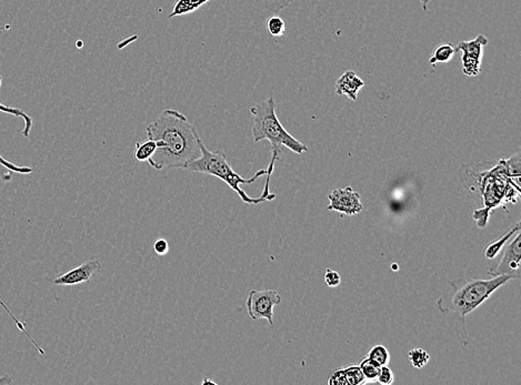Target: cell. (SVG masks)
<instances>
[{
  "instance_id": "cell-1",
  "label": "cell",
  "mask_w": 521,
  "mask_h": 385,
  "mask_svg": "<svg viewBox=\"0 0 521 385\" xmlns=\"http://www.w3.org/2000/svg\"><path fill=\"white\" fill-rule=\"evenodd\" d=\"M148 139L153 140L157 149L148 163L156 170L185 169L187 163L200 155L199 137L194 124L175 109H165L148 124Z\"/></svg>"
},
{
  "instance_id": "cell-2",
  "label": "cell",
  "mask_w": 521,
  "mask_h": 385,
  "mask_svg": "<svg viewBox=\"0 0 521 385\" xmlns=\"http://www.w3.org/2000/svg\"><path fill=\"white\" fill-rule=\"evenodd\" d=\"M515 278L503 274L491 279H457L449 282V289L437 301V308L443 313L454 312L466 328L464 318L479 308L499 288Z\"/></svg>"
},
{
  "instance_id": "cell-3",
  "label": "cell",
  "mask_w": 521,
  "mask_h": 385,
  "mask_svg": "<svg viewBox=\"0 0 521 385\" xmlns=\"http://www.w3.org/2000/svg\"><path fill=\"white\" fill-rule=\"evenodd\" d=\"M200 155L194 160L187 163L185 170L189 172H198V174H209V176L216 177L221 182H225L231 190L236 192L240 198L241 201L247 204H259L262 202L272 201L275 199L276 194L274 196H264L260 194L259 196L252 198L248 196L244 190L241 189L242 184H252L257 182V179L267 174V168L260 169L257 171L256 174L252 178H244L240 176L238 172L233 170L230 163H229L227 155L221 150L211 151L206 147L204 141H200Z\"/></svg>"
},
{
  "instance_id": "cell-4",
  "label": "cell",
  "mask_w": 521,
  "mask_h": 385,
  "mask_svg": "<svg viewBox=\"0 0 521 385\" xmlns=\"http://www.w3.org/2000/svg\"><path fill=\"white\" fill-rule=\"evenodd\" d=\"M276 107L275 98L271 96L249 109L250 114L254 116L252 132L254 143L268 140L271 145V153L279 155L283 153V148H287L295 155L307 153V146L291 135L278 119Z\"/></svg>"
},
{
  "instance_id": "cell-5",
  "label": "cell",
  "mask_w": 521,
  "mask_h": 385,
  "mask_svg": "<svg viewBox=\"0 0 521 385\" xmlns=\"http://www.w3.org/2000/svg\"><path fill=\"white\" fill-rule=\"evenodd\" d=\"M521 233L517 232L510 240L507 242L503 250L501 256H496L493 264L489 268L488 273L491 277L508 274L515 279L520 278V262H521Z\"/></svg>"
},
{
  "instance_id": "cell-6",
  "label": "cell",
  "mask_w": 521,
  "mask_h": 385,
  "mask_svg": "<svg viewBox=\"0 0 521 385\" xmlns=\"http://www.w3.org/2000/svg\"><path fill=\"white\" fill-rule=\"evenodd\" d=\"M283 299L276 290H252L247 297L246 307L252 320L266 319L270 326L274 324V309Z\"/></svg>"
},
{
  "instance_id": "cell-7",
  "label": "cell",
  "mask_w": 521,
  "mask_h": 385,
  "mask_svg": "<svg viewBox=\"0 0 521 385\" xmlns=\"http://www.w3.org/2000/svg\"><path fill=\"white\" fill-rule=\"evenodd\" d=\"M488 45V38L478 35L472 40L460 42L456 46L457 52H462V73L467 77H477L481 73V61Z\"/></svg>"
},
{
  "instance_id": "cell-8",
  "label": "cell",
  "mask_w": 521,
  "mask_h": 385,
  "mask_svg": "<svg viewBox=\"0 0 521 385\" xmlns=\"http://www.w3.org/2000/svg\"><path fill=\"white\" fill-rule=\"evenodd\" d=\"M328 199H329L328 210L332 211L340 212L342 215L349 217L363 211L361 194L356 192L351 186L332 190L328 196Z\"/></svg>"
},
{
  "instance_id": "cell-9",
  "label": "cell",
  "mask_w": 521,
  "mask_h": 385,
  "mask_svg": "<svg viewBox=\"0 0 521 385\" xmlns=\"http://www.w3.org/2000/svg\"><path fill=\"white\" fill-rule=\"evenodd\" d=\"M101 269V262L98 259H93L88 261L83 262L81 266H76L74 269L65 272L59 277L52 280V285H77L85 282L90 281L96 277L99 270Z\"/></svg>"
},
{
  "instance_id": "cell-10",
  "label": "cell",
  "mask_w": 521,
  "mask_h": 385,
  "mask_svg": "<svg viewBox=\"0 0 521 385\" xmlns=\"http://www.w3.org/2000/svg\"><path fill=\"white\" fill-rule=\"evenodd\" d=\"M1 83H3V77L0 76V87H1ZM0 112H6V114H13V116L16 117H21V119H23V122H25V128H23V136L25 138L29 137V134H30L31 128H33V118H31V117L29 116L28 114H26V112H23V110H21V109L15 108V107L5 106V105L1 104V102H0ZM0 165H1V166L3 167H5L6 169H8V170L11 171V172H16V174H31V172L34 171V169L30 168V167L17 166L16 163L11 162V161L6 160L5 158H3V157H1V155H0Z\"/></svg>"
},
{
  "instance_id": "cell-11",
  "label": "cell",
  "mask_w": 521,
  "mask_h": 385,
  "mask_svg": "<svg viewBox=\"0 0 521 385\" xmlns=\"http://www.w3.org/2000/svg\"><path fill=\"white\" fill-rule=\"evenodd\" d=\"M365 83L353 70H347L342 73L334 83V91L339 96H347L350 100L356 101L358 93L365 87Z\"/></svg>"
},
{
  "instance_id": "cell-12",
  "label": "cell",
  "mask_w": 521,
  "mask_h": 385,
  "mask_svg": "<svg viewBox=\"0 0 521 385\" xmlns=\"http://www.w3.org/2000/svg\"><path fill=\"white\" fill-rule=\"evenodd\" d=\"M519 231H520V223H517L516 225H513V227H511L510 229L505 233V235L499 237L497 240L491 241V242L486 247L485 251H484V252H485L486 258H487L488 260H493L496 256H499L503 247H505V244H507V242H508L511 238H513L515 235H516L517 232H519Z\"/></svg>"
},
{
  "instance_id": "cell-13",
  "label": "cell",
  "mask_w": 521,
  "mask_h": 385,
  "mask_svg": "<svg viewBox=\"0 0 521 385\" xmlns=\"http://www.w3.org/2000/svg\"><path fill=\"white\" fill-rule=\"evenodd\" d=\"M456 47L450 42L446 44H440L435 47L431 58H429V65L431 67H435L437 64H447L454 59L456 54Z\"/></svg>"
},
{
  "instance_id": "cell-14",
  "label": "cell",
  "mask_w": 521,
  "mask_h": 385,
  "mask_svg": "<svg viewBox=\"0 0 521 385\" xmlns=\"http://www.w3.org/2000/svg\"><path fill=\"white\" fill-rule=\"evenodd\" d=\"M208 1L210 0H178L172 11L169 13V18L177 17V16L189 15L207 4Z\"/></svg>"
},
{
  "instance_id": "cell-15",
  "label": "cell",
  "mask_w": 521,
  "mask_h": 385,
  "mask_svg": "<svg viewBox=\"0 0 521 385\" xmlns=\"http://www.w3.org/2000/svg\"><path fill=\"white\" fill-rule=\"evenodd\" d=\"M157 145L153 140L148 139L146 141L136 143L135 151H134V158L137 161H148L153 157L156 153Z\"/></svg>"
},
{
  "instance_id": "cell-16",
  "label": "cell",
  "mask_w": 521,
  "mask_h": 385,
  "mask_svg": "<svg viewBox=\"0 0 521 385\" xmlns=\"http://www.w3.org/2000/svg\"><path fill=\"white\" fill-rule=\"evenodd\" d=\"M361 372L365 377V382H376L377 377L380 372L381 365L373 361L370 357H365V359L359 363Z\"/></svg>"
},
{
  "instance_id": "cell-17",
  "label": "cell",
  "mask_w": 521,
  "mask_h": 385,
  "mask_svg": "<svg viewBox=\"0 0 521 385\" xmlns=\"http://www.w3.org/2000/svg\"><path fill=\"white\" fill-rule=\"evenodd\" d=\"M408 359L411 362L412 367L416 369H423L429 362L431 355L426 350L418 348V349H412L408 352Z\"/></svg>"
},
{
  "instance_id": "cell-18",
  "label": "cell",
  "mask_w": 521,
  "mask_h": 385,
  "mask_svg": "<svg viewBox=\"0 0 521 385\" xmlns=\"http://www.w3.org/2000/svg\"><path fill=\"white\" fill-rule=\"evenodd\" d=\"M341 369L348 385H361L367 383L359 365H349V367H341Z\"/></svg>"
},
{
  "instance_id": "cell-19",
  "label": "cell",
  "mask_w": 521,
  "mask_h": 385,
  "mask_svg": "<svg viewBox=\"0 0 521 385\" xmlns=\"http://www.w3.org/2000/svg\"><path fill=\"white\" fill-rule=\"evenodd\" d=\"M268 34L272 37H281L286 32V23L279 16H271L266 21Z\"/></svg>"
},
{
  "instance_id": "cell-20",
  "label": "cell",
  "mask_w": 521,
  "mask_h": 385,
  "mask_svg": "<svg viewBox=\"0 0 521 385\" xmlns=\"http://www.w3.org/2000/svg\"><path fill=\"white\" fill-rule=\"evenodd\" d=\"M367 357H370L373 361H376L381 367L388 365L389 361H390L388 349L385 348L384 345H375V347L371 348Z\"/></svg>"
},
{
  "instance_id": "cell-21",
  "label": "cell",
  "mask_w": 521,
  "mask_h": 385,
  "mask_svg": "<svg viewBox=\"0 0 521 385\" xmlns=\"http://www.w3.org/2000/svg\"><path fill=\"white\" fill-rule=\"evenodd\" d=\"M0 305H1V307H3L4 310H5L6 312H7L8 314H9V316H11V318L13 319V322H15L16 326H17V328H18L21 332H23V333L26 334L27 338H28V339L30 340L31 343L34 344L35 348H36L37 349V351H38L39 353H40V355H44L45 350L42 349V348L40 347V345H39L38 343H37L36 340H35L34 338H33V336H31L30 334H29L28 332L26 331V326H25V324H23V322H21V321L19 320V319L17 318V316H15V314H13V313L11 312V310H9V308H8L7 305L5 304V302H4V301L1 300V299H0Z\"/></svg>"
},
{
  "instance_id": "cell-22",
  "label": "cell",
  "mask_w": 521,
  "mask_h": 385,
  "mask_svg": "<svg viewBox=\"0 0 521 385\" xmlns=\"http://www.w3.org/2000/svg\"><path fill=\"white\" fill-rule=\"evenodd\" d=\"M264 3L270 13H277L293 3V0H264Z\"/></svg>"
},
{
  "instance_id": "cell-23",
  "label": "cell",
  "mask_w": 521,
  "mask_h": 385,
  "mask_svg": "<svg viewBox=\"0 0 521 385\" xmlns=\"http://www.w3.org/2000/svg\"><path fill=\"white\" fill-rule=\"evenodd\" d=\"M394 374L392 372V369L388 365H382L380 367V372H379L378 377H377L376 382L379 384L389 385L394 383Z\"/></svg>"
},
{
  "instance_id": "cell-24",
  "label": "cell",
  "mask_w": 521,
  "mask_h": 385,
  "mask_svg": "<svg viewBox=\"0 0 521 385\" xmlns=\"http://www.w3.org/2000/svg\"><path fill=\"white\" fill-rule=\"evenodd\" d=\"M324 282L326 285L329 288H336L340 285L341 282V278H340L339 273L334 270L327 269L326 273H324Z\"/></svg>"
},
{
  "instance_id": "cell-25",
  "label": "cell",
  "mask_w": 521,
  "mask_h": 385,
  "mask_svg": "<svg viewBox=\"0 0 521 385\" xmlns=\"http://www.w3.org/2000/svg\"><path fill=\"white\" fill-rule=\"evenodd\" d=\"M328 384L329 385H348L347 380H346L345 374L342 369L336 370L330 374L329 379H328Z\"/></svg>"
},
{
  "instance_id": "cell-26",
  "label": "cell",
  "mask_w": 521,
  "mask_h": 385,
  "mask_svg": "<svg viewBox=\"0 0 521 385\" xmlns=\"http://www.w3.org/2000/svg\"><path fill=\"white\" fill-rule=\"evenodd\" d=\"M153 250L158 256H166L169 251V244L165 239H158L153 243Z\"/></svg>"
},
{
  "instance_id": "cell-27",
  "label": "cell",
  "mask_w": 521,
  "mask_h": 385,
  "mask_svg": "<svg viewBox=\"0 0 521 385\" xmlns=\"http://www.w3.org/2000/svg\"><path fill=\"white\" fill-rule=\"evenodd\" d=\"M13 383V379L11 375H4L0 377V385H11Z\"/></svg>"
},
{
  "instance_id": "cell-28",
  "label": "cell",
  "mask_w": 521,
  "mask_h": 385,
  "mask_svg": "<svg viewBox=\"0 0 521 385\" xmlns=\"http://www.w3.org/2000/svg\"><path fill=\"white\" fill-rule=\"evenodd\" d=\"M420 3H421V5H423V11H427L428 5H429V3H431V0H420Z\"/></svg>"
},
{
  "instance_id": "cell-29",
  "label": "cell",
  "mask_w": 521,
  "mask_h": 385,
  "mask_svg": "<svg viewBox=\"0 0 521 385\" xmlns=\"http://www.w3.org/2000/svg\"><path fill=\"white\" fill-rule=\"evenodd\" d=\"M11 28V23H7V25H5V26L0 27V30H8V29Z\"/></svg>"
}]
</instances>
